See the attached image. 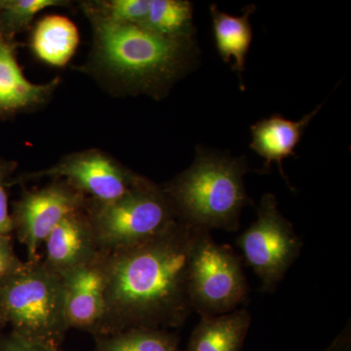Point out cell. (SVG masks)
<instances>
[{
  "instance_id": "1",
  "label": "cell",
  "mask_w": 351,
  "mask_h": 351,
  "mask_svg": "<svg viewBox=\"0 0 351 351\" xmlns=\"http://www.w3.org/2000/svg\"><path fill=\"white\" fill-rule=\"evenodd\" d=\"M201 232L178 219L149 241L105 253V308L95 337L134 328L182 326L193 313L189 270Z\"/></svg>"
},
{
  "instance_id": "2",
  "label": "cell",
  "mask_w": 351,
  "mask_h": 351,
  "mask_svg": "<svg viewBox=\"0 0 351 351\" xmlns=\"http://www.w3.org/2000/svg\"><path fill=\"white\" fill-rule=\"evenodd\" d=\"M92 25L95 66L134 93L159 98L198 59L195 36L165 38L138 25Z\"/></svg>"
},
{
  "instance_id": "3",
  "label": "cell",
  "mask_w": 351,
  "mask_h": 351,
  "mask_svg": "<svg viewBox=\"0 0 351 351\" xmlns=\"http://www.w3.org/2000/svg\"><path fill=\"white\" fill-rule=\"evenodd\" d=\"M249 171L244 157L234 158L197 147L191 167L162 189L180 221L206 232H235L242 210L253 203L244 184Z\"/></svg>"
},
{
  "instance_id": "4",
  "label": "cell",
  "mask_w": 351,
  "mask_h": 351,
  "mask_svg": "<svg viewBox=\"0 0 351 351\" xmlns=\"http://www.w3.org/2000/svg\"><path fill=\"white\" fill-rule=\"evenodd\" d=\"M0 315L22 338L61 348L69 330L63 278L43 258L27 260L0 280Z\"/></svg>"
},
{
  "instance_id": "5",
  "label": "cell",
  "mask_w": 351,
  "mask_h": 351,
  "mask_svg": "<svg viewBox=\"0 0 351 351\" xmlns=\"http://www.w3.org/2000/svg\"><path fill=\"white\" fill-rule=\"evenodd\" d=\"M85 211L99 251L106 254L149 241L179 219L162 186L145 177L127 195L112 202L87 197Z\"/></svg>"
},
{
  "instance_id": "6",
  "label": "cell",
  "mask_w": 351,
  "mask_h": 351,
  "mask_svg": "<svg viewBox=\"0 0 351 351\" xmlns=\"http://www.w3.org/2000/svg\"><path fill=\"white\" fill-rule=\"evenodd\" d=\"M189 294L193 311L201 317L232 313L248 301L241 258L206 230L200 232L191 255Z\"/></svg>"
},
{
  "instance_id": "7",
  "label": "cell",
  "mask_w": 351,
  "mask_h": 351,
  "mask_svg": "<svg viewBox=\"0 0 351 351\" xmlns=\"http://www.w3.org/2000/svg\"><path fill=\"white\" fill-rule=\"evenodd\" d=\"M237 244L245 262L258 276L263 293L276 290L302 249L294 226L279 211L271 193L263 196L257 219L237 237Z\"/></svg>"
},
{
  "instance_id": "8",
  "label": "cell",
  "mask_w": 351,
  "mask_h": 351,
  "mask_svg": "<svg viewBox=\"0 0 351 351\" xmlns=\"http://www.w3.org/2000/svg\"><path fill=\"white\" fill-rule=\"evenodd\" d=\"M43 178L66 180L87 197L100 202L119 199L144 179L105 152L89 149L69 154L47 169L21 175L9 186Z\"/></svg>"
},
{
  "instance_id": "9",
  "label": "cell",
  "mask_w": 351,
  "mask_h": 351,
  "mask_svg": "<svg viewBox=\"0 0 351 351\" xmlns=\"http://www.w3.org/2000/svg\"><path fill=\"white\" fill-rule=\"evenodd\" d=\"M87 196L63 179H54L40 189H24L13 203V232L27 247V260L38 258V248L58 223L82 209Z\"/></svg>"
},
{
  "instance_id": "10",
  "label": "cell",
  "mask_w": 351,
  "mask_h": 351,
  "mask_svg": "<svg viewBox=\"0 0 351 351\" xmlns=\"http://www.w3.org/2000/svg\"><path fill=\"white\" fill-rule=\"evenodd\" d=\"M106 260L107 256L100 252L91 262L61 274L69 329L82 330L96 336L105 308Z\"/></svg>"
},
{
  "instance_id": "11",
  "label": "cell",
  "mask_w": 351,
  "mask_h": 351,
  "mask_svg": "<svg viewBox=\"0 0 351 351\" xmlns=\"http://www.w3.org/2000/svg\"><path fill=\"white\" fill-rule=\"evenodd\" d=\"M44 244V263L60 276L100 254L85 207L64 217Z\"/></svg>"
},
{
  "instance_id": "12",
  "label": "cell",
  "mask_w": 351,
  "mask_h": 351,
  "mask_svg": "<svg viewBox=\"0 0 351 351\" xmlns=\"http://www.w3.org/2000/svg\"><path fill=\"white\" fill-rule=\"evenodd\" d=\"M16 44L0 48V117H9L43 105L59 85V77L45 84L27 80L15 56Z\"/></svg>"
},
{
  "instance_id": "13",
  "label": "cell",
  "mask_w": 351,
  "mask_h": 351,
  "mask_svg": "<svg viewBox=\"0 0 351 351\" xmlns=\"http://www.w3.org/2000/svg\"><path fill=\"white\" fill-rule=\"evenodd\" d=\"M322 105L304 115L298 121L289 120L280 114L271 115L251 126L250 147L265 160V168L269 169L272 163L278 165L281 175L285 178L282 161L295 156V149L313 117L319 112Z\"/></svg>"
},
{
  "instance_id": "14",
  "label": "cell",
  "mask_w": 351,
  "mask_h": 351,
  "mask_svg": "<svg viewBox=\"0 0 351 351\" xmlns=\"http://www.w3.org/2000/svg\"><path fill=\"white\" fill-rule=\"evenodd\" d=\"M244 308L221 315L201 317L186 351H240L251 325Z\"/></svg>"
},
{
  "instance_id": "15",
  "label": "cell",
  "mask_w": 351,
  "mask_h": 351,
  "mask_svg": "<svg viewBox=\"0 0 351 351\" xmlns=\"http://www.w3.org/2000/svg\"><path fill=\"white\" fill-rule=\"evenodd\" d=\"M255 5L245 7L241 16L221 12L216 4L210 7L215 43L221 60L232 64V69L241 77L245 64L253 40L250 16L255 12Z\"/></svg>"
},
{
  "instance_id": "16",
  "label": "cell",
  "mask_w": 351,
  "mask_h": 351,
  "mask_svg": "<svg viewBox=\"0 0 351 351\" xmlns=\"http://www.w3.org/2000/svg\"><path fill=\"white\" fill-rule=\"evenodd\" d=\"M31 43L32 51L39 60L62 68L75 55L80 44V32L68 17L48 15L36 24Z\"/></svg>"
},
{
  "instance_id": "17",
  "label": "cell",
  "mask_w": 351,
  "mask_h": 351,
  "mask_svg": "<svg viewBox=\"0 0 351 351\" xmlns=\"http://www.w3.org/2000/svg\"><path fill=\"white\" fill-rule=\"evenodd\" d=\"M138 27L165 38H193V3L186 0H151L149 13Z\"/></svg>"
},
{
  "instance_id": "18",
  "label": "cell",
  "mask_w": 351,
  "mask_h": 351,
  "mask_svg": "<svg viewBox=\"0 0 351 351\" xmlns=\"http://www.w3.org/2000/svg\"><path fill=\"white\" fill-rule=\"evenodd\" d=\"M95 341V351H180L177 335L163 329L134 328Z\"/></svg>"
},
{
  "instance_id": "19",
  "label": "cell",
  "mask_w": 351,
  "mask_h": 351,
  "mask_svg": "<svg viewBox=\"0 0 351 351\" xmlns=\"http://www.w3.org/2000/svg\"><path fill=\"white\" fill-rule=\"evenodd\" d=\"M149 6L151 0H105L82 4L92 24L112 25H140L147 17Z\"/></svg>"
},
{
  "instance_id": "20",
  "label": "cell",
  "mask_w": 351,
  "mask_h": 351,
  "mask_svg": "<svg viewBox=\"0 0 351 351\" xmlns=\"http://www.w3.org/2000/svg\"><path fill=\"white\" fill-rule=\"evenodd\" d=\"M69 5L64 0H0V21L7 38L25 32L39 12L51 7Z\"/></svg>"
},
{
  "instance_id": "21",
  "label": "cell",
  "mask_w": 351,
  "mask_h": 351,
  "mask_svg": "<svg viewBox=\"0 0 351 351\" xmlns=\"http://www.w3.org/2000/svg\"><path fill=\"white\" fill-rule=\"evenodd\" d=\"M17 162L0 157V234L11 235L13 233V221L9 213L8 197L6 188L9 180L17 168Z\"/></svg>"
},
{
  "instance_id": "22",
  "label": "cell",
  "mask_w": 351,
  "mask_h": 351,
  "mask_svg": "<svg viewBox=\"0 0 351 351\" xmlns=\"http://www.w3.org/2000/svg\"><path fill=\"white\" fill-rule=\"evenodd\" d=\"M24 263L14 251L11 235L0 234V280L17 271Z\"/></svg>"
},
{
  "instance_id": "23",
  "label": "cell",
  "mask_w": 351,
  "mask_h": 351,
  "mask_svg": "<svg viewBox=\"0 0 351 351\" xmlns=\"http://www.w3.org/2000/svg\"><path fill=\"white\" fill-rule=\"evenodd\" d=\"M0 351H63L61 348L27 341L12 331L0 334Z\"/></svg>"
},
{
  "instance_id": "24",
  "label": "cell",
  "mask_w": 351,
  "mask_h": 351,
  "mask_svg": "<svg viewBox=\"0 0 351 351\" xmlns=\"http://www.w3.org/2000/svg\"><path fill=\"white\" fill-rule=\"evenodd\" d=\"M12 43H14V40H11V39L7 38L3 27H2L1 21H0V48Z\"/></svg>"
},
{
  "instance_id": "25",
  "label": "cell",
  "mask_w": 351,
  "mask_h": 351,
  "mask_svg": "<svg viewBox=\"0 0 351 351\" xmlns=\"http://www.w3.org/2000/svg\"><path fill=\"white\" fill-rule=\"evenodd\" d=\"M6 327L5 323H4L3 319H2L1 315H0V334H2V331H3L4 328Z\"/></svg>"
}]
</instances>
